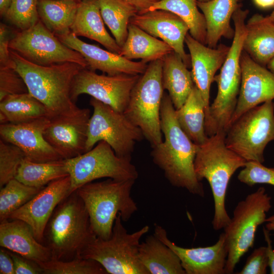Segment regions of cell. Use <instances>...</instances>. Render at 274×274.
Returning a JSON list of instances; mask_svg holds the SVG:
<instances>
[{"instance_id":"obj_1","label":"cell","mask_w":274,"mask_h":274,"mask_svg":"<svg viewBox=\"0 0 274 274\" xmlns=\"http://www.w3.org/2000/svg\"><path fill=\"white\" fill-rule=\"evenodd\" d=\"M160 126L164 141L152 147L151 155L154 163L162 170L172 185L203 197V185L197 178L194 170L198 146L180 126L176 118L175 109L166 93L163 94L161 105Z\"/></svg>"},{"instance_id":"obj_2","label":"cell","mask_w":274,"mask_h":274,"mask_svg":"<svg viewBox=\"0 0 274 274\" xmlns=\"http://www.w3.org/2000/svg\"><path fill=\"white\" fill-rule=\"evenodd\" d=\"M10 55L28 92L45 106L50 119L78 108L71 98L72 85L76 76L85 67L72 62L40 65L11 50Z\"/></svg>"},{"instance_id":"obj_3","label":"cell","mask_w":274,"mask_h":274,"mask_svg":"<svg viewBox=\"0 0 274 274\" xmlns=\"http://www.w3.org/2000/svg\"><path fill=\"white\" fill-rule=\"evenodd\" d=\"M225 135V132H217L198 146L194 163L198 180L201 182L205 179L211 188L214 203L212 224L215 230L224 229L230 222L231 218L225 208L229 182L247 162L226 146Z\"/></svg>"},{"instance_id":"obj_4","label":"cell","mask_w":274,"mask_h":274,"mask_svg":"<svg viewBox=\"0 0 274 274\" xmlns=\"http://www.w3.org/2000/svg\"><path fill=\"white\" fill-rule=\"evenodd\" d=\"M96 237L85 206L74 191L55 209L46 227L43 244L50 249L52 259L69 260L81 257Z\"/></svg>"},{"instance_id":"obj_5","label":"cell","mask_w":274,"mask_h":274,"mask_svg":"<svg viewBox=\"0 0 274 274\" xmlns=\"http://www.w3.org/2000/svg\"><path fill=\"white\" fill-rule=\"evenodd\" d=\"M248 13V10L239 8L232 17L234 35L220 73L214 77L218 92L210 106L209 118L205 122L206 132L209 136L219 132H226L236 106L242 81L241 57Z\"/></svg>"},{"instance_id":"obj_6","label":"cell","mask_w":274,"mask_h":274,"mask_svg":"<svg viewBox=\"0 0 274 274\" xmlns=\"http://www.w3.org/2000/svg\"><path fill=\"white\" fill-rule=\"evenodd\" d=\"M134 183L132 180L108 178L87 183L75 191L85 206L92 229L97 237L110 238L118 214L123 221H127L138 211L130 195Z\"/></svg>"},{"instance_id":"obj_7","label":"cell","mask_w":274,"mask_h":274,"mask_svg":"<svg viewBox=\"0 0 274 274\" xmlns=\"http://www.w3.org/2000/svg\"><path fill=\"white\" fill-rule=\"evenodd\" d=\"M118 214L108 239L96 237L84 248L81 257L100 263L108 273L149 274L139 258L140 239L149 230L148 225L128 233Z\"/></svg>"},{"instance_id":"obj_8","label":"cell","mask_w":274,"mask_h":274,"mask_svg":"<svg viewBox=\"0 0 274 274\" xmlns=\"http://www.w3.org/2000/svg\"><path fill=\"white\" fill-rule=\"evenodd\" d=\"M163 60L150 62L133 88L125 115L142 131L152 147L161 143L160 108Z\"/></svg>"},{"instance_id":"obj_9","label":"cell","mask_w":274,"mask_h":274,"mask_svg":"<svg viewBox=\"0 0 274 274\" xmlns=\"http://www.w3.org/2000/svg\"><path fill=\"white\" fill-rule=\"evenodd\" d=\"M271 208V197L263 187L238 202L224 228L228 250L225 273H232L242 257L253 247L257 228L265 223Z\"/></svg>"},{"instance_id":"obj_10","label":"cell","mask_w":274,"mask_h":274,"mask_svg":"<svg viewBox=\"0 0 274 274\" xmlns=\"http://www.w3.org/2000/svg\"><path fill=\"white\" fill-rule=\"evenodd\" d=\"M274 141V102L269 100L243 114L228 128L226 146L247 161H264V149Z\"/></svg>"},{"instance_id":"obj_11","label":"cell","mask_w":274,"mask_h":274,"mask_svg":"<svg viewBox=\"0 0 274 274\" xmlns=\"http://www.w3.org/2000/svg\"><path fill=\"white\" fill-rule=\"evenodd\" d=\"M71 181V193L81 186L104 178L135 181L139 176L131 158L117 156L112 147L101 141L91 150L75 157L65 159Z\"/></svg>"},{"instance_id":"obj_12","label":"cell","mask_w":274,"mask_h":274,"mask_svg":"<svg viewBox=\"0 0 274 274\" xmlns=\"http://www.w3.org/2000/svg\"><path fill=\"white\" fill-rule=\"evenodd\" d=\"M90 105L93 108V113L89 121L86 152L104 141L117 156L131 158L136 142L144 138L142 130L123 112L93 97H91Z\"/></svg>"},{"instance_id":"obj_13","label":"cell","mask_w":274,"mask_h":274,"mask_svg":"<svg viewBox=\"0 0 274 274\" xmlns=\"http://www.w3.org/2000/svg\"><path fill=\"white\" fill-rule=\"evenodd\" d=\"M9 48L37 65L72 62L88 67L79 52L64 44L40 20L28 29L15 31L10 40Z\"/></svg>"},{"instance_id":"obj_14","label":"cell","mask_w":274,"mask_h":274,"mask_svg":"<svg viewBox=\"0 0 274 274\" xmlns=\"http://www.w3.org/2000/svg\"><path fill=\"white\" fill-rule=\"evenodd\" d=\"M141 75H99L87 68L81 70L75 77L71 98L76 102L78 97L87 94L123 112L128 104L131 91Z\"/></svg>"},{"instance_id":"obj_15","label":"cell","mask_w":274,"mask_h":274,"mask_svg":"<svg viewBox=\"0 0 274 274\" xmlns=\"http://www.w3.org/2000/svg\"><path fill=\"white\" fill-rule=\"evenodd\" d=\"M90 116L89 109L78 107L70 113L50 119L44 136L64 160L86 152Z\"/></svg>"},{"instance_id":"obj_16","label":"cell","mask_w":274,"mask_h":274,"mask_svg":"<svg viewBox=\"0 0 274 274\" xmlns=\"http://www.w3.org/2000/svg\"><path fill=\"white\" fill-rule=\"evenodd\" d=\"M69 176L49 183L25 204L13 212L8 219L28 224L36 239L43 244L47 223L57 206L71 194Z\"/></svg>"},{"instance_id":"obj_17","label":"cell","mask_w":274,"mask_h":274,"mask_svg":"<svg viewBox=\"0 0 274 274\" xmlns=\"http://www.w3.org/2000/svg\"><path fill=\"white\" fill-rule=\"evenodd\" d=\"M154 234L177 254L186 274L225 273L228 250L223 232L212 246L191 248L175 244L161 226L155 225Z\"/></svg>"},{"instance_id":"obj_18","label":"cell","mask_w":274,"mask_h":274,"mask_svg":"<svg viewBox=\"0 0 274 274\" xmlns=\"http://www.w3.org/2000/svg\"><path fill=\"white\" fill-rule=\"evenodd\" d=\"M50 118L46 117L25 123L1 124V139L19 147L30 161L44 162L63 160L44 136Z\"/></svg>"},{"instance_id":"obj_19","label":"cell","mask_w":274,"mask_h":274,"mask_svg":"<svg viewBox=\"0 0 274 274\" xmlns=\"http://www.w3.org/2000/svg\"><path fill=\"white\" fill-rule=\"evenodd\" d=\"M241 65L240 90L229 126L248 110L274 99V73L256 62L244 50Z\"/></svg>"},{"instance_id":"obj_20","label":"cell","mask_w":274,"mask_h":274,"mask_svg":"<svg viewBox=\"0 0 274 274\" xmlns=\"http://www.w3.org/2000/svg\"><path fill=\"white\" fill-rule=\"evenodd\" d=\"M129 23L167 43L180 55L187 67H191L190 56L184 47L189 29L178 16L166 10H156L137 13L130 18Z\"/></svg>"},{"instance_id":"obj_21","label":"cell","mask_w":274,"mask_h":274,"mask_svg":"<svg viewBox=\"0 0 274 274\" xmlns=\"http://www.w3.org/2000/svg\"><path fill=\"white\" fill-rule=\"evenodd\" d=\"M185 43L190 52L193 80L204 101L206 122L209 115L211 86L216 72L221 67L226 58L230 47L220 44L216 48H211L198 42L188 33Z\"/></svg>"},{"instance_id":"obj_22","label":"cell","mask_w":274,"mask_h":274,"mask_svg":"<svg viewBox=\"0 0 274 274\" xmlns=\"http://www.w3.org/2000/svg\"><path fill=\"white\" fill-rule=\"evenodd\" d=\"M57 37L66 46L79 52L85 59L87 68L93 71L99 70L110 76L137 75L143 74L148 66L142 61H133L119 54L83 42L72 32Z\"/></svg>"},{"instance_id":"obj_23","label":"cell","mask_w":274,"mask_h":274,"mask_svg":"<svg viewBox=\"0 0 274 274\" xmlns=\"http://www.w3.org/2000/svg\"><path fill=\"white\" fill-rule=\"evenodd\" d=\"M0 246L36 262L52 259L50 249L39 242L30 226L20 220L0 222Z\"/></svg>"},{"instance_id":"obj_24","label":"cell","mask_w":274,"mask_h":274,"mask_svg":"<svg viewBox=\"0 0 274 274\" xmlns=\"http://www.w3.org/2000/svg\"><path fill=\"white\" fill-rule=\"evenodd\" d=\"M71 32L99 43L108 50L119 54L121 48L106 30L97 0H83L78 4Z\"/></svg>"},{"instance_id":"obj_25","label":"cell","mask_w":274,"mask_h":274,"mask_svg":"<svg viewBox=\"0 0 274 274\" xmlns=\"http://www.w3.org/2000/svg\"><path fill=\"white\" fill-rule=\"evenodd\" d=\"M243 0H210L197 2L206 22V45L216 48L222 37L233 38L234 29L230 25V20L235 11L242 7Z\"/></svg>"},{"instance_id":"obj_26","label":"cell","mask_w":274,"mask_h":274,"mask_svg":"<svg viewBox=\"0 0 274 274\" xmlns=\"http://www.w3.org/2000/svg\"><path fill=\"white\" fill-rule=\"evenodd\" d=\"M243 48L254 61L264 67L274 57V22L268 16L256 14L249 19Z\"/></svg>"},{"instance_id":"obj_27","label":"cell","mask_w":274,"mask_h":274,"mask_svg":"<svg viewBox=\"0 0 274 274\" xmlns=\"http://www.w3.org/2000/svg\"><path fill=\"white\" fill-rule=\"evenodd\" d=\"M162 81L176 110L186 101L195 84L191 72L182 58L173 51L163 59Z\"/></svg>"},{"instance_id":"obj_28","label":"cell","mask_w":274,"mask_h":274,"mask_svg":"<svg viewBox=\"0 0 274 274\" xmlns=\"http://www.w3.org/2000/svg\"><path fill=\"white\" fill-rule=\"evenodd\" d=\"M139 258L149 274H186L177 254L154 234L140 243Z\"/></svg>"},{"instance_id":"obj_29","label":"cell","mask_w":274,"mask_h":274,"mask_svg":"<svg viewBox=\"0 0 274 274\" xmlns=\"http://www.w3.org/2000/svg\"><path fill=\"white\" fill-rule=\"evenodd\" d=\"M173 51L170 46L162 40L129 23L127 37L120 55L130 60L141 59L147 63L162 59Z\"/></svg>"},{"instance_id":"obj_30","label":"cell","mask_w":274,"mask_h":274,"mask_svg":"<svg viewBox=\"0 0 274 274\" xmlns=\"http://www.w3.org/2000/svg\"><path fill=\"white\" fill-rule=\"evenodd\" d=\"M175 115L182 129L194 143L199 146L207 141L209 136L205 129V105L195 85L183 105L175 109Z\"/></svg>"},{"instance_id":"obj_31","label":"cell","mask_w":274,"mask_h":274,"mask_svg":"<svg viewBox=\"0 0 274 274\" xmlns=\"http://www.w3.org/2000/svg\"><path fill=\"white\" fill-rule=\"evenodd\" d=\"M49 117L45 106L29 92L9 95L0 101V123L18 124Z\"/></svg>"},{"instance_id":"obj_32","label":"cell","mask_w":274,"mask_h":274,"mask_svg":"<svg viewBox=\"0 0 274 274\" xmlns=\"http://www.w3.org/2000/svg\"><path fill=\"white\" fill-rule=\"evenodd\" d=\"M78 4L70 0H38L39 19L56 37L68 34L71 32Z\"/></svg>"},{"instance_id":"obj_33","label":"cell","mask_w":274,"mask_h":274,"mask_svg":"<svg viewBox=\"0 0 274 274\" xmlns=\"http://www.w3.org/2000/svg\"><path fill=\"white\" fill-rule=\"evenodd\" d=\"M197 2L198 0H160L147 12L163 10L176 14L187 24L189 34L198 42L207 45L206 20L203 14L198 10Z\"/></svg>"},{"instance_id":"obj_34","label":"cell","mask_w":274,"mask_h":274,"mask_svg":"<svg viewBox=\"0 0 274 274\" xmlns=\"http://www.w3.org/2000/svg\"><path fill=\"white\" fill-rule=\"evenodd\" d=\"M69 176L64 160L33 162L25 158L19 166L15 179L36 188H43L50 182Z\"/></svg>"},{"instance_id":"obj_35","label":"cell","mask_w":274,"mask_h":274,"mask_svg":"<svg viewBox=\"0 0 274 274\" xmlns=\"http://www.w3.org/2000/svg\"><path fill=\"white\" fill-rule=\"evenodd\" d=\"M97 1L104 23L121 48L127 37L130 19L138 13L137 10L122 0Z\"/></svg>"},{"instance_id":"obj_36","label":"cell","mask_w":274,"mask_h":274,"mask_svg":"<svg viewBox=\"0 0 274 274\" xmlns=\"http://www.w3.org/2000/svg\"><path fill=\"white\" fill-rule=\"evenodd\" d=\"M44 188V187H43ZM43 188L26 185L16 179L9 181L0 190V222L25 204Z\"/></svg>"},{"instance_id":"obj_37","label":"cell","mask_w":274,"mask_h":274,"mask_svg":"<svg viewBox=\"0 0 274 274\" xmlns=\"http://www.w3.org/2000/svg\"><path fill=\"white\" fill-rule=\"evenodd\" d=\"M45 274H107L95 260L79 257L69 260L51 259L37 262Z\"/></svg>"},{"instance_id":"obj_38","label":"cell","mask_w":274,"mask_h":274,"mask_svg":"<svg viewBox=\"0 0 274 274\" xmlns=\"http://www.w3.org/2000/svg\"><path fill=\"white\" fill-rule=\"evenodd\" d=\"M38 0H12L5 16L18 30L28 29L39 21Z\"/></svg>"},{"instance_id":"obj_39","label":"cell","mask_w":274,"mask_h":274,"mask_svg":"<svg viewBox=\"0 0 274 274\" xmlns=\"http://www.w3.org/2000/svg\"><path fill=\"white\" fill-rule=\"evenodd\" d=\"M25 158L24 152L16 145L0 140V187L15 178L18 168Z\"/></svg>"},{"instance_id":"obj_40","label":"cell","mask_w":274,"mask_h":274,"mask_svg":"<svg viewBox=\"0 0 274 274\" xmlns=\"http://www.w3.org/2000/svg\"><path fill=\"white\" fill-rule=\"evenodd\" d=\"M237 175L241 182L252 187L258 184H266L274 186V168L263 165L256 161H247Z\"/></svg>"},{"instance_id":"obj_41","label":"cell","mask_w":274,"mask_h":274,"mask_svg":"<svg viewBox=\"0 0 274 274\" xmlns=\"http://www.w3.org/2000/svg\"><path fill=\"white\" fill-rule=\"evenodd\" d=\"M28 92L27 86L15 65L0 68V101L14 94Z\"/></svg>"},{"instance_id":"obj_42","label":"cell","mask_w":274,"mask_h":274,"mask_svg":"<svg viewBox=\"0 0 274 274\" xmlns=\"http://www.w3.org/2000/svg\"><path fill=\"white\" fill-rule=\"evenodd\" d=\"M268 267L267 247L255 249L247 258L246 263L238 274H265Z\"/></svg>"},{"instance_id":"obj_43","label":"cell","mask_w":274,"mask_h":274,"mask_svg":"<svg viewBox=\"0 0 274 274\" xmlns=\"http://www.w3.org/2000/svg\"><path fill=\"white\" fill-rule=\"evenodd\" d=\"M10 31L4 23L0 24V68L15 65L10 55L9 42L11 39Z\"/></svg>"},{"instance_id":"obj_44","label":"cell","mask_w":274,"mask_h":274,"mask_svg":"<svg viewBox=\"0 0 274 274\" xmlns=\"http://www.w3.org/2000/svg\"><path fill=\"white\" fill-rule=\"evenodd\" d=\"M8 251L13 260L15 274L43 273L42 268L37 262Z\"/></svg>"},{"instance_id":"obj_45","label":"cell","mask_w":274,"mask_h":274,"mask_svg":"<svg viewBox=\"0 0 274 274\" xmlns=\"http://www.w3.org/2000/svg\"><path fill=\"white\" fill-rule=\"evenodd\" d=\"M0 273L15 274L12 256L7 249L2 247L0 249Z\"/></svg>"},{"instance_id":"obj_46","label":"cell","mask_w":274,"mask_h":274,"mask_svg":"<svg viewBox=\"0 0 274 274\" xmlns=\"http://www.w3.org/2000/svg\"><path fill=\"white\" fill-rule=\"evenodd\" d=\"M134 8L138 13L146 12L154 4L160 0H122Z\"/></svg>"},{"instance_id":"obj_47","label":"cell","mask_w":274,"mask_h":274,"mask_svg":"<svg viewBox=\"0 0 274 274\" xmlns=\"http://www.w3.org/2000/svg\"><path fill=\"white\" fill-rule=\"evenodd\" d=\"M265 241L267 244L266 247L268 257V267L271 274H274V250L272 248L269 231L265 227L263 228Z\"/></svg>"},{"instance_id":"obj_48","label":"cell","mask_w":274,"mask_h":274,"mask_svg":"<svg viewBox=\"0 0 274 274\" xmlns=\"http://www.w3.org/2000/svg\"><path fill=\"white\" fill-rule=\"evenodd\" d=\"M255 4L262 8H270L274 6V0H253Z\"/></svg>"},{"instance_id":"obj_49","label":"cell","mask_w":274,"mask_h":274,"mask_svg":"<svg viewBox=\"0 0 274 274\" xmlns=\"http://www.w3.org/2000/svg\"><path fill=\"white\" fill-rule=\"evenodd\" d=\"M12 0H0V14L4 17Z\"/></svg>"},{"instance_id":"obj_50","label":"cell","mask_w":274,"mask_h":274,"mask_svg":"<svg viewBox=\"0 0 274 274\" xmlns=\"http://www.w3.org/2000/svg\"><path fill=\"white\" fill-rule=\"evenodd\" d=\"M265 223L266 229L269 231H272L274 234V215L266 218Z\"/></svg>"},{"instance_id":"obj_51","label":"cell","mask_w":274,"mask_h":274,"mask_svg":"<svg viewBox=\"0 0 274 274\" xmlns=\"http://www.w3.org/2000/svg\"><path fill=\"white\" fill-rule=\"evenodd\" d=\"M267 68L274 73V57L267 63Z\"/></svg>"},{"instance_id":"obj_52","label":"cell","mask_w":274,"mask_h":274,"mask_svg":"<svg viewBox=\"0 0 274 274\" xmlns=\"http://www.w3.org/2000/svg\"><path fill=\"white\" fill-rule=\"evenodd\" d=\"M268 16L270 19L274 22V9L271 14Z\"/></svg>"},{"instance_id":"obj_53","label":"cell","mask_w":274,"mask_h":274,"mask_svg":"<svg viewBox=\"0 0 274 274\" xmlns=\"http://www.w3.org/2000/svg\"><path fill=\"white\" fill-rule=\"evenodd\" d=\"M210 0H198V2H208V1H209Z\"/></svg>"},{"instance_id":"obj_54","label":"cell","mask_w":274,"mask_h":274,"mask_svg":"<svg viewBox=\"0 0 274 274\" xmlns=\"http://www.w3.org/2000/svg\"><path fill=\"white\" fill-rule=\"evenodd\" d=\"M70 1H75V2H78V3H79L83 0H70Z\"/></svg>"}]
</instances>
